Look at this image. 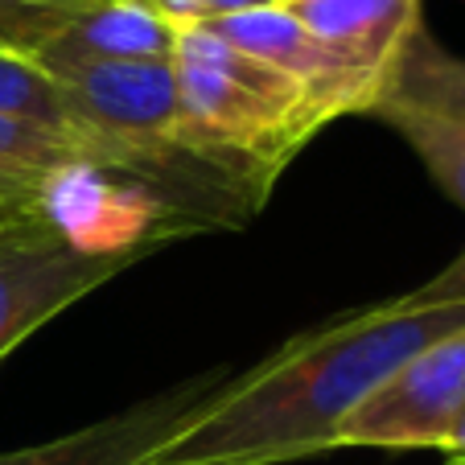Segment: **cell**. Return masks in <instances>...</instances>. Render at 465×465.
Returning a JSON list of instances; mask_svg holds the SVG:
<instances>
[{
	"instance_id": "4",
	"label": "cell",
	"mask_w": 465,
	"mask_h": 465,
	"mask_svg": "<svg viewBox=\"0 0 465 465\" xmlns=\"http://www.w3.org/2000/svg\"><path fill=\"white\" fill-rule=\"evenodd\" d=\"M465 412V330L424 346L338 424L334 449H440Z\"/></svg>"
},
{
	"instance_id": "7",
	"label": "cell",
	"mask_w": 465,
	"mask_h": 465,
	"mask_svg": "<svg viewBox=\"0 0 465 465\" xmlns=\"http://www.w3.org/2000/svg\"><path fill=\"white\" fill-rule=\"evenodd\" d=\"M203 29H211L227 45H235V50L252 54V58L276 66L281 74L297 79L309 91V99L322 107L325 120L359 112L342 62L309 34L305 21L289 5H268V9H255V13H239V17L203 21Z\"/></svg>"
},
{
	"instance_id": "1",
	"label": "cell",
	"mask_w": 465,
	"mask_h": 465,
	"mask_svg": "<svg viewBox=\"0 0 465 465\" xmlns=\"http://www.w3.org/2000/svg\"><path fill=\"white\" fill-rule=\"evenodd\" d=\"M465 330V255L424 289L297 334L211 395L141 465H284L334 449L354 408L424 346Z\"/></svg>"
},
{
	"instance_id": "15",
	"label": "cell",
	"mask_w": 465,
	"mask_h": 465,
	"mask_svg": "<svg viewBox=\"0 0 465 465\" xmlns=\"http://www.w3.org/2000/svg\"><path fill=\"white\" fill-rule=\"evenodd\" d=\"M440 457H445V465H465V412H461V420L453 424L449 440L440 445Z\"/></svg>"
},
{
	"instance_id": "16",
	"label": "cell",
	"mask_w": 465,
	"mask_h": 465,
	"mask_svg": "<svg viewBox=\"0 0 465 465\" xmlns=\"http://www.w3.org/2000/svg\"><path fill=\"white\" fill-rule=\"evenodd\" d=\"M284 5H297V0H284Z\"/></svg>"
},
{
	"instance_id": "11",
	"label": "cell",
	"mask_w": 465,
	"mask_h": 465,
	"mask_svg": "<svg viewBox=\"0 0 465 465\" xmlns=\"http://www.w3.org/2000/svg\"><path fill=\"white\" fill-rule=\"evenodd\" d=\"M0 115H17V120H34V124H45V128L83 136V128L74 124L71 104H66V95L58 91V83H54L45 71H37L34 62L13 58V54H5V50H0ZM83 141H87V136H83ZM107 157H112V153H107ZM112 161L120 165V157H112ZM120 173H124V165H120Z\"/></svg>"
},
{
	"instance_id": "2",
	"label": "cell",
	"mask_w": 465,
	"mask_h": 465,
	"mask_svg": "<svg viewBox=\"0 0 465 465\" xmlns=\"http://www.w3.org/2000/svg\"><path fill=\"white\" fill-rule=\"evenodd\" d=\"M182 91V149L223 173L255 206L281 169L325 128L297 79L227 45L211 29H182L173 50Z\"/></svg>"
},
{
	"instance_id": "9",
	"label": "cell",
	"mask_w": 465,
	"mask_h": 465,
	"mask_svg": "<svg viewBox=\"0 0 465 465\" xmlns=\"http://www.w3.org/2000/svg\"><path fill=\"white\" fill-rule=\"evenodd\" d=\"M371 115H379L404 136L440 190L465 211V115L408 104V99H383Z\"/></svg>"
},
{
	"instance_id": "10",
	"label": "cell",
	"mask_w": 465,
	"mask_h": 465,
	"mask_svg": "<svg viewBox=\"0 0 465 465\" xmlns=\"http://www.w3.org/2000/svg\"><path fill=\"white\" fill-rule=\"evenodd\" d=\"M387 99H408V104L465 115V58L449 54L440 42H432V34L420 29L400 62Z\"/></svg>"
},
{
	"instance_id": "3",
	"label": "cell",
	"mask_w": 465,
	"mask_h": 465,
	"mask_svg": "<svg viewBox=\"0 0 465 465\" xmlns=\"http://www.w3.org/2000/svg\"><path fill=\"white\" fill-rule=\"evenodd\" d=\"M144 255H153L149 247L95 252L74 243L45 211L0 214V362Z\"/></svg>"
},
{
	"instance_id": "6",
	"label": "cell",
	"mask_w": 465,
	"mask_h": 465,
	"mask_svg": "<svg viewBox=\"0 0 465 465\" xmlns=\"http://www.w3.org/2000/svg\"><path fill=\"white\" fill-rule=\"evenodd\" d=\"M305 29L342 62L359 112L387 99L400 62L420 34V0H297L289 5Z\"/></svg>"
},
{
	"instance_id": "8",
	"label": "cell",
	"mask_w": 465,
	"mask_h": 465,
	"mask_svg": "<svg viewBox=\"0 0 465 465\" xmlns=\"http://www.w3.org/2000/svg\"><path fill=\"white\" fill-rule=\"evenodd\" d=\"M182 29L169 25L141 0H95L83 5L50 45L34 58L37 71H62L79 62H141L173 58Z\"/></svg>"
},
{
	"instance_id": "12",
	"label": "cell",
	"mask_w": 465,
	"mask_h": 465,
	"mask_svg": "<svg viewBox=\"0 0 465 465\" xmlns=\"http://www.w3.org/2000/svg\"><path fill=\"white\" fill-rule=\"evenodd\" d=\"M83 5L95 0H0V50L34 62Z\"/></svg>"
},
{
	"instance_id": "13",
	"label": "cell",
	"mask_w": 465,
	"mask_h": 465,
	"mask_svg": "<svg viewBox=\"0 0 465 465\" xmlns=\"http://www.w3.org/2000/svg\"><path fill=\"white\" fill-rule=\"evenodd\" d=\"M141 5H149L153 13H161L177 29L203 25V0H141Z\"/></svg>"
},
{
	"instance_id": "5",
	"label": "cell",
	"mask_w": 465,
	"mask_h": 465,
	"mask_svg": "<svg viewBox=\"0 0 465 465\" xmlns=\"http://www.w3.org/2000/svg\"><path fill=\"white\" fill-rule=\"evenodd\" d=\"M235 375H239L235 367H214L203 371V375H190L79 432L42 440V445L9 449V453H0V465H141L161 440L173 437Z\"/></svg>"
},
{
	"instance_id": "14",
	"label": "cell",
	"mask_w": 465,
	"mask_h": 465,
	"mask_svg": "<svg viewBox=\"0 0 465 465\" xmlns=\"http://www.w3.org/2000/svg\"><path fill=\"white\" fill-rule=\"evenodd\" d=\"M268 5H284V0H203V21H219V17H239V13H255Z\"/></svg>"
}]
</instances>
